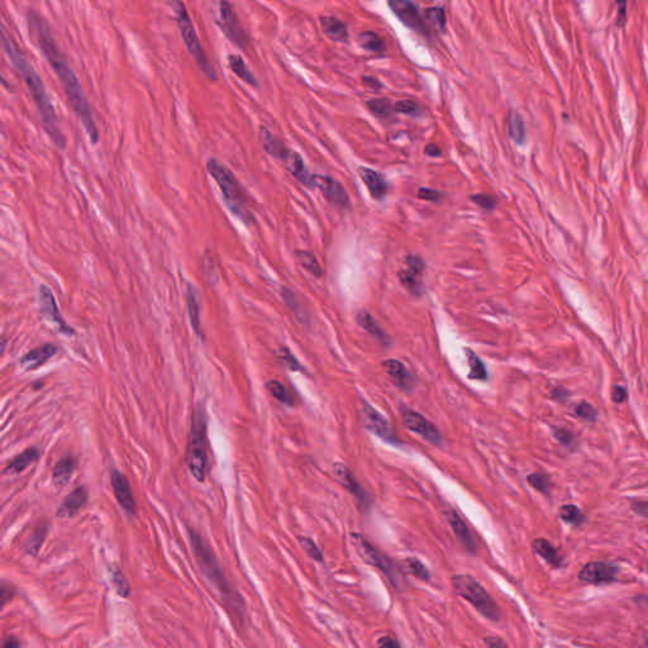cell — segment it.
<instances>
[{
	"label": "cell",
	"mask_w": 648,
	"mask_h": 648,
	"mask_svg": "<svg viewBox=\"0 0 648 648\" xmlns=\"http://www.w3.org/2000/svg\"><path fill=\"white\" fill-rule=\"evenodd\" d=\"M27 24H28L32 37L35 39L39 50L42 51L47 61L54 69L55 74L59 77L70 104L75 110L77 118L80 119L88 136L92 139V144H97L99 139V132H98V127L92 115V108L88 103V99L85 97L83 88L79 83V79L75 75V72L71 69L69 62L60 51V48L57 47L54 35L50 30V26L46 23V21L42 17L33 10H30L27 13Z\"/></svg>",
	"instance_id": "1"
},
{
	"label": "cell",
	"mask_w": 648,
	"mask_h": 648,
	"mask_svg": "<svg viewBox=\"0 0 648 648\" xmlns=\"http://www.w3.org/2000/svg\"><path fill=\"white\" fill-rule=\"evenodd\" d=\"M1 41L6 54L8 55L9 60L13 63L14 69L24 80V84L28 88L32 99L35 101L36 107L39 109L42 126L46 130L48 137L52 139L55 145L60 148L65 147V137L62 135L59 118L55 112L51 98L47 94L46 88L42 83L37 71L33 69L31 63L24 57L19 47L17 46L14 39L9 35L6 28L1 31Z\"/></svg>",
	"instance_id": "2"
},
{
	"label": "cell",
	"mask_w": 648,
	"mask_h": 648,
	"mask_svg": "<svg viewBox=\"0 0 648 648\" xmlns=\"http://www.w3.org/2000/svg\"><path fill=\"white\" fill-rule=\"evenodd\" d=\"M189 536H190L193 552L195 555V558L198 561L202 571L206 575V579L209 580L212 582V585L219 591V594L223 596V599L226 600L227 605L230 607V609L235 611V614L241 616L244 609V600H242L241 595L237 594L235 589L229 585L228 580L226 578V573L223 571V569L218 562L217 557L214 555L213 551L210 549V546L195 531L189 529Z\"/></svg>",
	"instance_id": "3"
},
{
	"label": "cell",
	"mask_w": 648,
	"mask_h": 648,
	"mask_svg": "<svg viewBox=\"0 0 648 648\" xmlns=\"http://www.w3.org/2000/svg\"><path fill=\"white\" fill-rule=\"evenodd\" d=\"M206 170L209 175L213 177L214 181L218 185L223 194L224 203L228 206L229 210L242 221H247L251 218V214L247 208V197L244 190L238 183L236 176L232 171L226 168L219 161L209 160L206 164Z\"/></svg>",
	"instance_id": "4"
},
{
	"label": "cell",
	"mask_w": 648,
	"mask_h": 648,
	"mask_svg": "<svg viewBox=\"0 0 648 648\" xmlns=\"http://www.w3.org/2000/svg\"><path fill=\"white\" fill-rule=\"evenodd\" d=\"M186 464L193 478L199 482H204L208 470V438L206 415L203 408L194 411L191 418L190 438L188 444Z\"/></svg>",
	"instance_id": "5"
},
{
	"label": "cell",
	"mask_w": 648,
	"mask_h": 648,
	"mask_svg": "<svg viewBox=\"0 0 648 648\" xmlns=\"http://www.w3.org/2000/svg\"><path fill=\"white\" fill-rule=\"evenodd\" d=\"M170 6L174 10L176 24H177L180 35H181V39H184L185 46L188 47L189 52H190L195 62L198 63L200 70L210 80H215L217 74H215L214 66L209 61V59L206 57V52L202 47V43H200V39H199L198 35H197V31H195L194 23L191 21L189 12L185 7L183 0H171Z\"/></svg>",
	"instance_id": "6"
},
{
	"label": "cell",
	"mask_w": 648,
	"mask_h": 648,
	"mask_svg": "<svg viewBox=\"0 0 648 648\" xmlns=\"http://www.w3.org/2000/svg\"><path fill=\"white\" fill-rule=\"evenodd\" d=\"M452 584L460 596L471 602L476 610L489 620H499L500 611L494 599L489 595L478 580L470 575H456Z\"/></svg>",
	"instance_id": "7"
},
{
	"label": "cell",
	"mask_w": 648,
	"mask_h": 648,
	"mask_svg": "<svg viewBox=\"0 0 648 648\" xmlns=\"http://www.w3.org/2000/svg\"><path fill=\"white\" fill-rule=\"evenodd\" d=\"M218 1V23L226 37L239 48H246L248 43V37L244 27L239 23L235 10L229 0H217Z\"/></svg>",
	"instance_id": "8"
},
{
	"label": "cell",
	"mask_w": 648,
	"mask_h": 648,
	"mask_svg": "<svg viewBox=\"0 0 648 648\" xmlns=\"http://www.w3.org/2000/svg\"><path fill=\"white\" fill-rule=\"evenodd\" d=\"M388 7L405 27L420 33L422 36L431 35L428 24L420 16V9L412 0H388Z\"/></svg>",
	"instance_id": "9"
},
{
	"label": "cell",
	"mask_w": 648,
	"mask_h": 648,
	"mask_svg": "<svg viewBox=\"0 0 648 648\" xmlns=\"http://www.w3.org/2000/svg\"><path fill=\"white\" fill-rule=\"evenodd\" d=\"M352 542L362 560H365L367 564L380 569L389 578V580H391V582L397 587L395 567L388 557L382 555L379 549H375L374 546L369 543L361 534H352Z\"/></svg>",
	"instance_id": "10"
},
{
	"label": "cell",
	"mask_w": 648,
	"mask_h": 648,
	"mask_svg": "<svg viewBox=\"0 0 648 648\" xmlns=\"http://www.w3.org/2000/svg\"><path fill=\"white\" fill-rule=\"evenodd\" d=\"M403 422H404L405 427L412 431L413 433L420 435L427 442L432 443L435 446L442 444L443 438L441 432L437 429L432 422L424 418L420 413L414 412L411 409H404Z\"/></svg>",
	"instance_id": "11"
},
{
	"label": "cell",
	"mask_w": 648,
	"mask_h": 648,
	"mask_svg": "<svg viewBox=\"0 0 648 648\" xmlns=\"http://www.w3.org/2000/svg\"><path fill=\"white\" fill-rule=\"evenodd\" d=\"M619 566L605 561L585 564L579 572V580L587 584H609L617 581Z\"/></svg>",
	"instance_id": "12"
},
{
	"label": "cell",
	"mask_w": 648,
	"mask_h": 648,
	"mask_svg": "<svg viewBox=\"0 0 648 648\" xmlns=\"http://www.w3.org/2000/svg\"><path fill=\"white\" fill-rule=\"evenodd\" d=\"M361 413H362L364 423L370 432H373L385 442L399 444L397 435L394 433L393 428L390 427L388 420H385L377 411H375L371 405L364 403Z\"/></svg>",
	"instance_id": "13"
},
{
	"label": "cell",
	"mask_w": 648,
	"mask_h": 648,
	"mask_svg": "<svg viewBox=\"0 0 648 648\" xmlns=\"http://www.w3.org/2000/svg\"><path fill=\"white\" fill-rule=\"evenodd\" d=\"M39 309L42 315L47 320L52 322L55 326L59 328L61 333L65 335H74V331L70 327L69 324L63 320L61 314L59 312V308L56 304L54 294L51 289H48L46 285H41L39 291Z\"/></svg>",
	"instance_id": "14"
},
{
	"label": "cell",
	"mask_w": 648,
	"mask_h": 648,
	"mask_svg": "<svg viewBox=\"0 0 648 648\" xmlns=\"http://www.w3.org/2000/svg\"><path fill=\"white\" fill-rule=\"evenodd\" d=\"M110 484H112L115 499H117L118 504L121 505V508L130 517H133L136 514L137 507H136V500H135L133 493L130 490V481L127 480L124 473L118 471V470H112Z\"/></svg>",
	"instance_id": "15"
},
{
	"label": "cell",
	"mask_w": 648,
	"mask_h": 648,
	"mask_svg": "<svg viewBox=\"0 0 648 648\" xmlns=\"http://www.w3.org/2000/svg\"><path fill=\"white\" fill-rule=\"evenodd\" d=\"M313 185L318 186L320 190L323 193V195L332 204H335L341 209H347L350 206V199L344 186L336 181L333 177L314 175L313 176Z\"/></svg>",
	"instance_id": "16"
},
{
	"label": "cell",
	"mask_w": 648,
	"mask_h": 648,
	"mask_svg": "<svg viewBox=\"0 0 648 648\" xmlns=\"http://www.w3.org/2000/svg\"><path fill=\"white\" fill-rule=\"evenodd\" d=\"M335 473H336L337 479L347 489L352 495L355 496L359 502L361 509L366 511L371 505V500L367 495L366 491L360 485L359 481L353 476V473L344 465V464H336L335 465Z\"/></svg>",
	"instance_id": "17"
},
{
	"label": "cell",
	"mask_w": 648,
	"mask_h": 648,
	"mask_svg": "<svg viewBox=\"0 0 648 648\" xmlns=\"http://www.w3.org/2000/svg\"><path fill=\"white\" fill-rule=\"evenodd\" d=\"M88 490L84 487H77L75 490H72L69 495L65 498L62 502L59 511H57V517L60 518H71L80 511L88 502Z\"/></svg>",
	"instance_id": "18"
},
{
	"label": "cell",
	"mask_w": 648,
	"mask_h": 648,
	"mask_svg": "<svg viewBox=\"0 0 648 648\" xmlns=\"http://www.w3.org/2000/svg\"><path fill=\"white\" fill-rule=\"evenodd\" d=\"M57 347L52 344H43L39 348H35L32 351L26 353L23 357L21 359V364L26 370H37L39 367L43 366L47 361L52 359L55 355L57 353Z\"/></svg>",
	"instance_id": "19"
},
{
	"label": "cell",
	"mask_w": 648,
	"mask_h": 648,
	"mask_svg": "<svg viewBox=\"0 0 648 648\" xmlns=\"http://www.w3.org/2000/svg\"><path fill=\"white\" fill-rule=\"evenodd\" d=\"M447 519H449V523L453 529V533L456 534V537H458L460 543L462 544V547L469 553H475L476 552V543L473 541V534L466 526L465 522L461 519V517L455 511H449Z\"/></svg>",
	"instance_id": "20"
},
{
	"label": "cell",
	"mask_w": 648,
	"mask_h": 648,
	"mask_svg": "<svg viewBox=\"0 0 648 648\" xmlns=\"http://www.w3.org/2000/svg\"><path fill=\"white\" fill-rule=\"evenodd\" d=\"M382 366L388 373L393 382L397 384L400 389L411 390L414 384L412 374L406 370V367L397 360H386L382 362Z\"/></svg>",
	"instance_id": "21"
},
{
	"label": "cell",
	"mask_w": 648,
	"mask_h": 648,
	"mask_svg": "<svg viewBox=\"0 0 648 648\" xmlns=\"http://www.w3.org/2000/svg\"><path fill=\"white\" fill-rule=\"evenodd\" d=\"M359 174L364 183L366 184L367 189L370 191L371 197L376 200L385 198L388 193V185L385 183L384 177L379 173L367 168H360Z\"/></svg>",
	"instance_id": "22"
},
{
	"label": "cell",
	"mask_w": 648,
	"mask_h": 648,
	"mask_svg": "<svg viewBox=\"0 0 648 648\" xmlns=\"http://www.w3.org/2000/svg\"><path fill=\"white\" fill-rule=\"evenodd\" d=\"M320 26L324 35L335 42H347L348 28L347 24L336 17H320Z\"/></svg>",
	"instance_id": "23"
},
{
	"label": "cell",
	"mask_w": 648,
	"mask_h": 648,
	"mask_svg": "<svg viewBox=\"0 0 648 648\" xmlns=\"http://www.w3.org/2000/svg\"><path fill=\"white\" fill-rule=\"evenodd\" d=\"M77 467V460L74 456H66L59 460L52 470V480L55 485L63 487L69 482Z\"/></svg>",
	"instance_id": "24"
},
{
	"label": "cell",
	"mask_w": 648,
	"mask_h": 648,
	"mask_svg": "<svg viewBox=\"0 0 648 648\" xmlns=\"http://www.w3.org/2000/svg\"><path fill=\"white\" fill-rule=\"evenodd\" d=\"M532 547H533L534 552L540 555L552 567L560 569L562 566V557L560 555L558 549L551 542L543 538H537L532 543Z\"/></svg>",
	"instance_id": "25"
},
{
	"label": "cell",
	"mask_w": 648,
	"mask_h": 648,
	"mask_svg": "<svg viewBox=\"0 0 648 648\" xmlns=\"http://www.w3.org/2000/svg\"><path fill=\"white\" fill-rule=\"evenodd\" d=\"M284 162L286 164V166H288V170H289L290 173L295 176L300 183L304 184L306 186H314V185H313V175H311V174L306 171L304 161H303L302 156H300L299 153L289 151Z\"/></svg>",
	"instance_id": "26"
},
{
	"label": "cell",
	"mask_w": 648,
	"mask_h": 648,
	"mask_svg": "<svg viewBox=\"0 0 648 648\" xmlns=\"http://www.w3.org/2000/svg\"><path fill=\"white\" fill-rule=\"evenodd\" d=\"M261 137H262V144L264 148L266 150L268 155H271L275 159L284 161L288 156L290 150H288L285 146L282 145V141L273 136V133L266 128H261Z\"/></svg>",
	"instance_id": "27"
},
{
	"label": "cell",
	"mask_w": 648,
	"mask_h": 648,
	"mask_svg": "<svg viewBox=\"0 0 648 648\" xmlns=\"http://www.w3.org/2000/svg\"><path fill=\"white\" fill-rule=\"evenodd\" d=\"M356 318H357V323L366 331L367 333H370L371 336L375 337L382 344H389V337L384 333L382 327L376 323V320H374V317L370 313L366 312V311H361Z\"/></svg>",
	"instance_id": "28"
},
{
	"label": "cell",
	"mask_w": 648,
	"mask_h": 648,
	"mask_svg": "<svg viewBox=\"0 0 648 648\" xmlns=\"http://www.w3.org/2000/svg\"><path fill=\"white\" fill-rule=\"evenodd\" d=\"M39 458V449H28L19 453L18 456L13 458L8 466H7V473H23L24 470L31 466L35 461H37Z\"/></svg>",
	"instance_id": "29"
},
{
	"label": "cell",
	"mask_w": 648,
	"mask_h": 648,
	"mask_svg": "<svg viewBox=\"0 0 648 648\" xmlns=\"http://www.w3.org/2000/svg\"><path fill=\"white\" fill-rule=\"evenodd\" d=\"M228 66L229 69L232 70L237 77H239L241 80H244V83H247L251 86H257L259 83H257V79L253 75L251 72L250 68L247 66V63L244 62V59L238 55H229L228 56Z\"/></svg>",
	"instance_id": "30"
},
{
	"label": "cell",
	"mask_w": 648,
	"mask_h": 648,
	"mask_svg": "<svg viewBox=\"0 0 648 648\" xmlns=\"http://www.w3.org/2000/svg\"><path fill=\"white\" fill-rule=\"evenodd\" d=\"M186 302H188V313L190 317L191 326L194 332L199 337H203L202 333V323H200V304H199L198 295L194 288L189 285L186 293Z\"/></svg>",
	"instance_id": "31"
},
{
	"label": "cell",
	"mask_w": 648,
	"mask_h": 648,
	"mask_svg": "<svg viewBox=\"0 0 648 648\" xmlns=\"http://www.w3.org/2000/svg\"><path fill=\"white\" fill-rule=\"evenodd\" d=\"M508 130H509V136L516 144L522 145L524 142V139H526V127H524V122H523L522 117L517 112H511L509 115Z\"/></svg>",
	"instance_id": "32"
},
{
	"label": "cell",
	"mask_w": 648,
	"mask_h": 648,
	"mask_svg": "<svg viewBox=\"0 0 648 648\" xmlns=\"http://www.w3.org/2000/svg\"><path fill=\"white\" fill-rule=\"evenodd\" d=\"M466 357H467V362H469V366H470L469 377L473 379V380H487L488 379V371H487V367L484 365V362L481 361L480 357L469 348L466 350Z\"/></svg>",
	"instance_id": "33"
},
{
	"label": "cell",
	"mask_w": 648,
	"mask_h": 648,
	"mask_svg": "<svg viewBox=\"0 0 648 648\" xmlns=\"http://www.w3.org/2000/svg\"><path fill=\"white\" fill-rule=\"evenodd\" d=\"M360 45L367 51L382 54L385 51V43L375 32L367 31L361 33L359 37Z\"/></svg>",
	"instance_id": "34"
},
{
	"label": "cell",
	"mask_w": 648,
	"mask_h": 648,
	"mask_svg": "<svg viewBox=\"0 0 648 648\" xmlns=\"http://www.w3.org/2000/svg\"><path fill=\"white\" fill-rule=\"evenodd\" d=\"M399 280L405 289L408 290L411 294L420 297L423 294V285L420 279L417 277V274L413 273L411 270H403L399 273Z\"/></svg>",
	"instance_id": "35"
},
{
	"label": "cell",
	"mask_w": 648,
	"mask_h": 648,
	"mask_svg": "<svg viewBox=\"0 0 648 648\" xmlns=\"http://www.w3.org/2000/svg\"><path fill=\"white\" fill-rule=\"evenodd\" d=\"M560 517L566 523H570L572 526L576 527L582 526L587 520L584 513L580 511L576 505H572V504H566L561 507Z\"/></svg>",
	"instance_id": "36"
},
{
	"label": "cell",
	"mask_w": 648,
	"mask_h": 648,
	"mask_svg": "<svg viewBox=\"0 0 648 648\" xmlns=\"http://www.w3.org/2000/svg\"><path fill=\"white\" fill-rule=\"evenodd\" d=\"M367 107L373 112V115L379 118H389L395 112L394 106L390 103V100L385 98L369 100Z\"/></svg>",
	"instance_id": "37"
},
{
	"label": "cell",
	"mask_w": 648,
	"mask_h": 648,
	"mask_svg": "<svg viewBox=\"0 0 648 648\" xmlns=\"http://www.w3.org/2000/svg\"><path fill=\"white\" fill-rule=\"evenodd\" d=\"M47 531H48V527L47 524L45 526H41L31 534L30 540L26 543V551L32 555V556H36L39 553V549L42 546V543L45 541L46 538Z\"/></svg>",
	"instance_id": "38"
},
{
	"label": "cell",
	"mask_w": 648,
	"mask_h": 648,
	"mask_svg": "<svg viewBox=\"0 0 648 648\" xmlns=\"http://www.w3.org/2000/svg\"><path fill=\"white\" fill-rule=\"evenodd\" d=\"M297 255L300 265L304 267L306 271H309L314 277L320 279L322 274H323V271H322L320 262L313 256L312 253L306 251H299Z\"/></svg>",
	"instance_id": "39"
},
{
	"label": "cell",
	"mask_w": 648,
	"mask_h": 648,
	"mask_svg": "<svg viewBox=\"0 0 648 648\" xmlns=\"http://www.w3.org/2000/svg\"><path fill=\"white\" fill-rule=\"evenodd\" d=\"M403 569L405 571L412 573L413 576L418 578L420 580H424V581H428L431 575H429V571L427 570V567L424 564H422L420 561H418L417 558H406L403 561Z\"/></svg>",
	"instance_id": "40"
},
{
	"label": "cell",
	"mask_w": 648,
	"mask_h": 648,
	"mask_svg": "<svg viewBox=\"0 0 648 648\" xmlns=\"http://www.w3.org/2000/svg\"><path fill=\"white\" fill-rule=\"evenodd\" d=\"M528 482H529V485H531L532 488L536 489L537 491H540V493L544 494V495H549V491H551V487H552V482H551V479H549V476L547 473H531V475L528 476Z\"/></svg>",
	"instance_id": "41"
},
{
	"label": "cell",
	"mask_w": 648,
	"mask_h": 648,
	"mask_svg": "<svg viewBox=\"0 0 648 648\" xmlns=\"http://www.w3.org/2000/svg\"><path fill=\"white\" fill-rule=\"evenodd\" d=\"M424 16L429 23L432 24L438 31H444L447 18H446V12L441 7H433V8L426 9Z\"/></svg>",
	"instance_id": "42"
},
{
	"label": "cell",
	"mask_w": 648,
	"mask_h": 648,
	"mask_svg": "<svg viewBox=\"0 0 648 648\" xmlns=\"http://www.w3.org/2000/svg\"><path fill=\"white\" fill-rule=\"evenodd\" d=\"M282 294L284 300H285V303H286V305L291 309V312L297 315V320L304 323L305 320H306V313H305V311H303V306L299 303V300H297V297L294 295V293H293L291 290L288 289V288H282Z\"/></svg>",
	"instance_id": "43"
},
{
	"label": "cell",
	"mask_w": 648,
	"mask_h": 648,
	"mask_svg": "<svg viewBox=\"0 0 648 648\" xmlns=\"http://www.w3.org/2000/svg\"><path fill=\"white\" fill-rule=\"evenodd\" d=\"M266 386L267 390L271 393V395L276 400H279V402H282V403L286 405H293V403H294L289 391L282 385V382L271 380V382H267Z\"/></svg>",
	"instance_id": "44"
},
{
	"label": "cell",
	"mask_w": 648,
	"mask_h": 648,
	"mask_svg": "<svg viewBox=\"0 0 648 648\" xmlns=\"http://www.w3.org/2000/svg\"><path fill=\"white\" fill-rule=\"evenodd\" d=\"M112 581H113V585H115L118 594L122 595L123 598H127L130 595V585H128V581L126 580L122 572L119 570H113L112 571Z\"/></svg>",
	"instance_id": "45"
},
{
	"label": "cell",
	"mask_w": 648,
	"mask_h": 648,
	"mask_svg": "<svg viewBox=\"0 0 648 648\" xmlns=\"http://www.w3.org/2000/svg\"><path fill=\"white\" fill-rule=\"evenodd\" d=\"M395 108V112L397 113H402V115H412V117H418L420 115V108L415 101L413 100H402V101H397V104L394 106Z\"/></svg>",
	"instance_id": "46"
},
{
	"label": "cell",
	"mask_w": 648,
	"mask_h": 648,
	"mask_svg": "<svg viewBox=\"0 0 648 648\" xmlns=\"http://www.w3.org/2000/svg\"><path fill=\"white\" fill-rule=\"evenodd\" d=\"M573 413L576 414V417H579L581 420H590V422L596 420V415H598L594 406L589 404V403H585V402H581L579 404L575 405Z\"/></svg>",
	"instance_id": "47"
},
{
	"label": "cell",
	"mask_w": 648,
	"mask_h": 648,
	"mask_svg": "<svg viewBox=\"0 0 648 648\" xmlns=\"http://www.w3.org/2000/svg\"><path fill=\"white\" fill-rule=\"evenodd\" d=\"M299 543L302 544L303 549L309 555V557H312L314 561H317V562H322V561H323L322 552H320V549L315 546V543H314L311 538L299 537Z\"/></svg>",
	"instance_id": "48"
},
{
	"label": "cell",
	"mask_w": 648,
	"mask_h": 648,
	"mask_svg": "<svg viewBox=\"0 0 648 648\" xmlns=\"http://www.w3.org/2000/svg\"><path fill=\"white\" fill-rule=\"evenodd\" d=\"M470 199L475 204H478L485 210H493L496 206L495 199L488 194H473Z\"/></svg>",
	"instance_id": "49"
},
{
	"label": "cell",
	"mask_w": 648,
	"mask_h": 648,
	"mask_svg": "<svg viewBox=\"0 0 648 648\" xmlns=\"http://www.w3.org/2000/svg\"><path fill=\"white\" fill-rule=\"evenodd\" d=\"M280 359L282 360V362L286 366L289 367L291 371H302L303 370L302 365L297 362V360L291 355V352L288 348H282Z\"/></svg>",
	"instance_id": "50"
},
{
	"label": "cell",
	"mask_w": 648,
	"mask_h": 648,
	"mask_svg": "<svg viewBox=\"0 0 648 648\" xmlns=\"http://www.w3.org/2000/svg\"><path fill=\"white\" fill-rule=\"evenodd\" d=\"M406 265L409 266L411 271L415 273L417 275L422 274L424 271V267H426L424 261L420 257H417V256H408L406 257Z\"/></svg>",
	"instance_id": "51"
},
{
	"label": "cell",
	"mask_w": 648,
	"mask_h": 648,
	"mask_svg": "<svg viewBox=\"0 0 648 648\" xmlns=\"http://www.w3.org/2000/svg\"><path fill=\"white\" fill-rule=\"evenodd\" d=\"M13 593H14L13 587H10L6 582L1 584V587H0V604H1V607H4L12 599Z\"/></svg>",
	"instance_id": "52"
},
{
	"label": "cell",
	"mask_w": 648,
	"mask_h": 648,
	"mask_svg": "<svg viewBox=\"0 0 648 648\" xmlns=\"http://www.w3.org/2000/svg\"><path fill=\"white\" fill-rule=\"evenodd\" d=\"M418 198L428 200V202H438L441 199V194L438 191L431 190L427 188H422L418 191Z\"/></svg>",
	"instance_id": "53"
},
{
	"label": "cell",
	"mask_w": 648,
	"mask_h": 648,
	"mask_svg": "<svg viewBox=\"0 0 648 648\" xmlns=\"http://www.w3.org/2000/svg\"><path fill=\"white\" fill-rule=\"evenodd\" d=\"M362 83L366 86L367 89L373 90V92H379L382 88V84L380 83L379 79L373 77H362Z\"/></svg>",
	"instance_id": "54"
},
{
	"label": "cell",
	"mask_w": 648,
	"mask_h": 648,
	"mask_svg": "<svg viewBox=\"0 0 648 648\" xmlns=\"http://www.w3.org/2000/svg\"><path fill=\"white\" fill-rule=\"evenodd\" d=\"M632 509L637 514L643 516L648 518V502L647 500H634L632 503Z\"/></svg>",
	"instance_id": "55"
},
{
	"label": "cell",
	"mask_w": 648,
	"mask_h": 648,
	"mask_svg": "<svg viewBox=\"0 0 648 648\" xmlns=\"http://www.w3.org/2000/svg\"><path fill=\"white\" fill-rule=\"evenodd\" d=\"M555 437L557 440L561 443H564L566 446H570L572 442H573V437H572L570 432H567L566 429H557L555 432Z\"/></svg>",
	"instance_id": "56"
},
{
	"label": "cell",
	"mask_w": 648,
	"mask_h": 648,
	"mask_svg": "<svg viewBox=\"0 0 648 648\" xmlns=\"http://www.w3.org/2000/svg\"><path fill=\"white\" fill-rule=\"evenodd\" d=\"M611 397L616 403H623L627 399V391L622 386H614L613 391H611Z\"/></svg>",
	"instance_id": "57"
},
{
	"label": "cell",
	"mask_w": 648,
	"mask_h": 648,
	"mask_svg": "<svg viewBox=\"0 0 648 648\" xmlns=\"http://www.w3.org/2000/svg\"><path fill=\"white\" fill-rule=\"evenodd\" d=\"M618 6V21L619 24L625 23V8H627V0H616Z\"/></svg>",
	"instance_id": "58"
},
{
	"label": "cell",
	"mask_w": 648,
	"mask_h": 648,
	"mask_svg": "<svg viewBox=\"0 0 648 648\" xmlns=\"http://www.w3.org/2000/svg\"><path fill=\"white\" fill-rule=\"evenodd\" d=\"M377 645L380 647L384 648H397L400 647V643L394 640V638H390V637H384L382 640L377 642Z\"/></svg>",
	"instance_id": "59"
},
{
	"label": "cell",
	"mask_w": 648,
	"mask_h": 648,
	"mask_svg": "<svg viewBox=\"0 0 648 648\" xmlns=\"http://www.w3.org/2000/svg\"><path fill=\"white\" fill-rule=\"evenodd\" d=\"M424 153H426V155H428V156H431V157H438V156H441V150H440V147L435 145V144L427 145Z\"/></svg>",
	"instance_id": "60"
},
{
	"label": "cell",
	"mask_w": 648,
	"mask_h": 648,
	"mask_svg": "<svg viewBox=\"0 0 648 648\" xmlns=\"http://www.w3.org/2000/svg\"><path fill=\"white\" fill-rule=\"evenodd\" d=\"M22 646V643L19 640L14 638V637H10V638H7V640L3 643L1 648H19Z\"/></svg>",
	"instance_id": "61"
},
{
	"label": "cell",
	"mask_w": 648,
	"mask_h": 648,
	"mask_svg": "<svg viewBox=\"0 0 648 648\" xmlns=\"http://www.w3.org/2000/svg\"><path fill=\"white\" fill-rule=\"evenodd\" d=\"M485 643L488 645L489 647H505V643L503 640H499V638H488L485 640Z\"/></svg>",
	"instance_id": "62"
},
{
	"label": "cell",
	"mask_w": 648,
	"mask_h": 648,
	"mask_svg": "<svg viewBox=\"0 0 648 648\" xmlns=\"http://www.w3.org/2000/svg\"><path fill=\"white\" fill-rule=\"evenodd\" d=\"M566 395H567V391H566V390L561 389V388H557V389H555L553 391H552V397H555V399H557V400H561L562 397H566Z\"/></svg>",
	"instance_id": "63"
}]
</instances>
